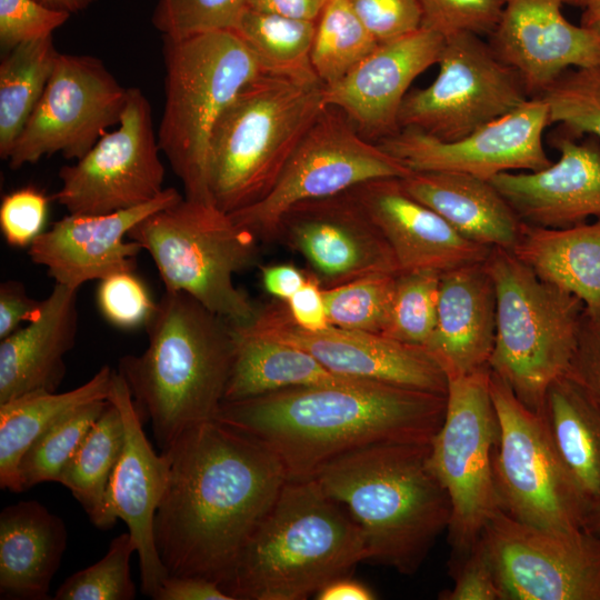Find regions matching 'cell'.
<instances>
[{"label":"cell","instance_id":"obj_1","mask_svg":"<svg viewBox=\"0 0 600 600\" xmlns=\"http://www.w3.org/2000/svg\"><path fill=\"white\" fill-rule=\"evenodd\" d=\"M170 474L153 537L168 576L228 581L250 534L288 480L260 440L217 419L186 429L163 450Z\"/></svg>","mask_w":600,"mask_h":600},{"label":"cell","instance_id":"obj_2","mask_svg":"<svg viewBox=\"0 0 600 600\" xmlns=\"http://www.w3.org/2000/svg\"><path fill=\"white\" fill-rule=\"evenodd\" d=\"M446 403L447 394L351 379L223 401L214 419L264 443L289 480H306L360 448L431 442L443 422Z\"/></svg>","mask_w":600,"mask_h":600},{"label":"cell","instance_id":"obj_3","mask_svg":"<svg viewBox=\"0 0 600 600\" xmlns=\"http://www.w3.org/2000/svg\"><path fill=\"white\" fill-rule=\"evenodd\" d=\"M431 442H383L346 453L314 477L358 524L366 561L416 573L448 530L449 496L431 461Z\"/></svg>","mask_w":600,"mask_h":600},{"label":"cell","instance_id":"obj_4","mask_svg":"<svg viewBox=\"0 0 600 600\" xmlns=\"http://www.w3.org/2000/svg\"><path fill=\"white\" fill-rule=\"evenodd\" d=\"M148 347L119 360L136 410L161 451L214 419L233 360L230 323L184 292L164 291L146 324Z\"/></svg>","mask_w":600,"mask_h":600},{"label":"cell","instance_id":"obj_5","mask_svg":"<svg viewBox=\"0 0 600 600\" xmlns=\"http://www.w3.org/2000/svg\"><path fill=\"white\" fill-rule=\"evenodd\" d=\"M366 561L358 524L312 479L287 480L222 590L232 600H306Z\"/></svg>","mask_w":600,"mask_h":600},{"label":"cell","instance_id":"obj_6","mask_svg":"<svg viewBox=\"0 0 600 600\" xmlns=\"http://www.w3.org/2000/svg\"><path fill=\"white\" fill-rule=\"evenodd\" d=\"M323 83L262 72L218 119L208 170L212 202L232 213L263 199L326 107Z\"/></svg>","mask_w":600,"mask_h":600},{"label":"cell","instance_id":"obj_7","mask_svg":"<svg viewBox=\"0 0 600 600\" xmlns=\"http://www.w3.org/2000/svg\"><path fill=\"white\" fill-rule=\"evenodd\" d=\"M162 39L164 104L159 147L182 182L184 197L213 203L208 170L211 133L238 92L264 71L233 30Z\"/></svg>","mask_w":600,"mask_h":600},{"label":"cell","instance_id":"obj_8","mask_svg":"<svg viewBox=\"0 0 600 600\" xmlns=\"http://www.w3.org/2000/svg\"><path fill=\"white\" fill-rule=\"evenodd\" d=\"M496 291L490 370L539 413L550 386L564 376L578 346L583 303L541 279L512 251L492 248L484 260Z\"/></svg>","mask_w":600,"mask_h":600},{"label":"cell","instance_id":"obj_9","mask_svg":"<svg viewBox=\"0 0 600 600\" xmlns=\"http://www.w3.org/2000/svg\"><path fill=\"white\" fill-rule=\"evenodd\" d=\"M154 262L166 291L184 292L231 324H247L258 306L233 276L259 258L258 238L214 203L182 197L128 233Z\"/></svg>","mask_w":600,"mask_h":600},{"label":"cell","instance_id":"obj_10","mask_svg":"<svg viewBox=\"0 0 600 600\" xmlns=\"http://www.w3.org/2000/svg\"><path fill=\"white\" fill-rule=\"evenodd\" d=\"M489 379V367L448 378L443 422L431 440L430 461L451 502V568L470 553L501 509L492 464L499 423Z\"/></svg>","mask_w":600,"mask_h":600},{"label":"cell","instance_id":"obj_11","mask_svg":"<svg viewBox=\"0 0 600 600\" xmlns=\"http://www.w3.org/2000/svg\"><path fill=\"white\" fill-rule=\"evenodd\" d=\"M489 384L499 423L492 464L501 509L550 532L582 530L589 507L560 462L540 416L491 370Z\"/></svg>","mask_w":600,"mask_h":600},{"label":"cell","instance_id":"obj_12","mask_svg":"<svg viewBox=\"0 0 600 600\" xmlns=\"http://www.w3.org/2000/svg\"><path fill=\"white\" fill-rule=\"evenodd\" d=\"M412 171L364 139L347 116L326 106L303 136L271 191L257 203L229 213L260 242L274 241L277 226L293 204L334 196L378 178Z\"/></svg>","mask_w":600,"mask_h":600},{"label":"cell","instance_id":"obj_13","mask_svg":"<svg viewBox=\"0 0 600 600\" xmlns=\"http://www.w3.org/2000/svg\"><path fill=\"white\" fill-rule=\"evenodd\" d=\"M439 73L428 87L409 91L400 128L451 141L509 113L530 97L519 74L491 46L470 32L444 38Z\"/></svg>","mask_w":600,"mask_h":600},{"label":"cell","instance_id":"obj_14","mask_svg":"<svg viewBox=\"0 0 600 600\" xmlns=\"http://www.w3.org/2000/svg\"><path fill=\"white\" fill-rule=\"evenodd\" d=\"M160 152L150 102L139 88H128L118 128L59 170L61 187L53 199L71 214H107L144 204L166 189Z\"/></svg>","mask_w":600,"mask_h":600},{"label":"cell","instance_id":"obj_15","mask_svg":"<svg viewBox=\"0 0 600 600\" xmlns=\"http://www.w3.org/2000/svg\"><path fill=\"white\" fill-rule=\"evenodd\" d=\"M128 88L122 87L102 60L87 54L59 53L46 89L16 140L11 169L33 164L60 152L80 159L118 124Z\"/></svg>","mask_w":600,"mask_h":600},{"label":"cell","instance_id":"obj_16","mask_svg":"<svg viewBox=\"0 0 600 600\" xmlns=\"http://www.w3.org/2000/svg\"><path fill=\"white\" fill-rule=\"evenodd\" d=\"M480 538L502 600H600V537L550 532L499 509Z\"/></svg>","mask_w":600,"mask_h":600},{"label":"cell","instance_id":"obj_17","mask_svg":"<svg viewBox=\"0 0 600 600\" xmlns=\"http://www.w3.org/2000/svg\"><path fill=\"white\" fill-rule=\"evenodd\" d=\"M548 124V106L534 97L457 140L402 128L376 144L411 171L461 172L490 180L502 172L538 171L551 164L542 143Z\"/></svg>","mask_w":600,"mask_h":600},{"label":"cell","instance_id":"obj_18","mask_svg":"<svg viewBox=\"0 0 600 600\" xmlns=\"http://www.w3.org/2000/svg\"><path fill=\"white\" fill-rule=\"evenodd\" d=\"M236 326L302 349L342 377L447 394L448 378L426 348L334 326L308 331L292 320L284 301L258 307L251 322Z\"/></svg>","mask_w":600,"mask_h":600},{"label":"cell","instance_id":"obj_19","mask_svg":"<svg viewBox=\"0 0 600 600\" xmlns=\"http://www.w3.org/2000/svg\"><path fill=\"white\" fill-rule=\"evenodd\" d=\"M274 241L301 254L323 289L399 272L388 242L349 190L293 204L281 217Z\"/></svg>","mask_w":600,"mask_h":600},{"label":"cell","instance_id":"obj_20","mask_svg":"<svg viewBox=\"0 0 600 600\" xmlns=\"http://www.w3.org/2000/svg\"><path fill=\"white\" fill-rule=\"evenodd\" d=\"M108 400L121 414L124 441L107 490L102 529L113 527L118 519L127 524L139 557L141 591L153 598L168 577L154 544L153 522L168 486L170 457L153 450L118 370H113Z\"/></svg>","mask_w":600,"mask_h":600},{"label":"cell","instance_id":"obj_21","mask_svg":"<svg viewBox=\"0 0 600 600\" xmlns=\"http://www.w3.org/2000/svg\"><path fill=\"white\" fill-rule=\"evenodd\" d=\"M562 0H504L490 34L497 57L511 67L532 98L569 69L600 66V34L568 21Z\"/></svg>","mask_w":600,"mask_h":600},{"label":"cell","instance_id":"obj_22","mask_svg":"<svg viewBox=\"0 0 600 600\" xmlns=\"http://www.w3.org/2000/svg\"><path fill=\"white\" fill-rule=\"evenodd\" d=\"M444 37L421 27L377 48L338 82L323 88L326 106L341 110L367 140L401 130L399 111L413 80L438 63Z\"/></svg>","mask_w":600,"mask_h":600},{"label":"cell","instance_id":"obj_23","mask_svg":"<svg viewBox=\"0 0 600 600\" xmlns=\"http://www.w3.org/2000/svg\"><path fill=\"white\" fill-rule=\"evenodd\" d=\"M176 188H166L156 199L107 214H71L56 221L29 247L33 263L46 268L56 283L78 290L83 283L134 271L142 250L126 241L129 231L146 217L179 201Z\"/></svg>","mask_w":600,"mask_h":600},{"label":"cell","instance_id":"obj_24","mask_svg":"<svg viewBox=\"0 0 600 600\" xmlns=\"http://www.w3.org/2000/svg\"><path fill=\"white\" fill-rule=\"evenodd\" d=\"M558 161L522 173L502 172L490 182L527 224L562 229L600 220V142H578L566 132L552 140Z\"/></svg>","mask_w":600,"mask_h":600},{"label":"cell","instance_id":"obj_25","mask_svg":"<svg viewBox=\"0 0 600 600\" xmlns=\"http://www.w3.org/2000/svg\"><path fill=\"white\" fill-rule=\"evenodd\" d=\"M392 250L399 272H446L482 262L491 248L461 236L436 211L410 196L400 178L372 179L349 189Z\"/></svg>","mask_w":600,"mask_h":600},{"label":"cell","instance_id":"obj_26","mask_svg":"<svg viewBox=\"0 0 600 600\" xmlns=\"http://www.w3.org/2000/svg\"><path fill=\"white\" fill-rule=\"evenodd\" d=\"M496 336V291L484 261L441 273L437 320L426 350L447 378L489 367Z\"/></svg>","mask_w":600,"mask_h":600},{"label":"cell","instance_id":"obj_27","mask_svg":"<svg viewBox=\"0 0 600 600\" xmlns=\"http://www.w3.org/2000/svg\"><path fill=\"white\" fill-rule=\"evenodd\" d=\"M78 290L56 283L41 314L0 342V403L23 394L57 391L64 356L78 332Z\"/></svg>","mask_w":600,"mask_h":600},{"label":"cell","instance_id":"obj_28","mask_svg":"<svg viewBox=\"0 0 600 600\" xmlns=\"http://www.w3.org/2000/svg\"><path fill=\"white\" fill-rule=\"evenodd\" d=\"M404 190L441 216L464 238L488 248L512 250L522 221L490 180L451 171H412Z\"/></svg>","mask_w":600,"mask_h":600},{"label":"cell","instance_id":"obj_29","mask_svg":"<svg viewBox=\"0 0 600 600\" xmlns=\"http://www.w3.org/2000/svg\"><path fill=\"white\" fill-rule=\"evenodd\" d=\"M63 520L36 500L0 513L1 599H49L51 581L67 548Z\"/></svg>","mask_w":600,"mask_h":600},{"label":"cell","instance_id":"obj_30","mask_svg":"<svg viewBox=\"0 0 600 600\" xmlns=\"http://www.w3.org/2000/svg\"><path fill=\"white\" fill-rule=\"evenodd\" d=\"M541 279L577 297L600 320V220L552 229L522 222L511 250Z\"/></svg>","mask_w":600,"mask_h":600},{"label":"cell","instance_id":"obj_31","mask_svg":"<svg viewBox=\"0 0 600 600\" xmlns=\"http://www.w3.org/2000/svg\"><path fill=\"white\" fill-rule=\"evenodd\" d=\"M538 414L588 507L600 503V408L562 376L550 386Z\"/></svg>","mask_w":600,"mask_h":600},{"label":"cell","instance_id":"obj_32","mask_svg":"<svg viewBox=\"0 0 600 600\" xmlns=\"http://www.w3.org/2000/svg\"><path fill=\"white\" fill-rule=\"evenodd\" d=\"M233 360L223 401L293 387L329 386L351 379L336 374L307 351L231 324Z\"/></svg>","mask_w":600,"mask_h":600},{"label":"cell","instance_id":"obj_33","mask_svg":"<svg viewBox=\"0 0 600 600\" xmlns=\"http://www.w3.org/2000/svg\"><path fill=\"white\" fill-rule=\"evenodd\" d=\"M113 369L103 366L83 384L66 391H39L0 403V487L22 492L19 462L48 428L67 413L94 401L108 400Z\"/></svg>","mask_w":600,"mask_h":600},{"label":"cell","instance_id":"obj_34","mask_svg":"<svg viewBox=\"0 0 600 600\" xmlns=\"http://www.w3.org/2000/svg\"><path fill=\"white\" fill-rule=\"evenodd\" d=\"M52 37L21 43L6 52L0 63V157L12 147L38 104L54 63Z\"/></svg>","mask_w":600,"mask_h":600},{"label":"cell","instance_id":"obj_35","mask_svg":"<svg viewBox=\"0 0 600 600\" xmlns=\"http://www.w3.org/2000/svg\"><path fill=\"white\" fill-rule=\"evenodd\" d=\"M123 441L121 414L109 401L58 479L59 483L71 491L93 526L99 529L103 528L104 499Z\"/></svg>","mask_w":600,"mask_h":600},{"label":"cell","instance_id":"obj_36","mask_svg":"<svg viewBox=\"0 0 600 600\" xmlns=\"http://www.w3.org/2000/svg\"><path fill=\"white\" fill-rule=\"evenodd\" d=\"M317 22L246 8L234 28L264 72L319 80L311 64Z\"/></svg>","mask_w":600,"mask_h":600},{"label":"cell","instance_id":"obj_37","mask_svg":"<svg viewBox=\"0 0 600 600\" xmlns=\"http://www.w3.org/2000/svg\"><path fill=\"white\" fill-rule=\"evenodd\" d=\"M348 0H329L317 21L311 64L324 87L347 76L378 46Z\"/></svg>","mask_w":600,"mask_h":600},{"label":"cell","instance_id":"obj_38","mask_svg":"<svg viewBox=\"0 0 600 600\" xmlns=\"http://www.w3.org/2000/svg\"><path fill=\"white\" fill-rule=\"evenodd\" d=\"M108 404L109 400L84 404L63 416L39 436L19 462L21 491L41 482H58L63 468Z\"/></svg>","mask_w":600,"mask_h":600},{"label":"cell","instance_id":"obj_39","mask_svg":"<svg viewBox=\"0 0 600 600\" xmlns=\"http://www.w3.org/2000/svg\"><path fill=\"white\" fill-rule=\"evenodd\" d=\"M397 273H378L323 289L331 326L377 334L387 330Z\"/></svg>","mask_w":600,"mask_h":600},{"label":"cell","instance_id":"obj_40","mask_svg":"<svg viewBox=\"0 0 600 600\" xmlns=\"http://www.w3.org/2000/svg\"><path fill=\"white\" fill-rule=\"evenodd\" d=\"M440 278L434 270L398 272L391 318L382 336L424 348L436 326Z\"/></svg>","mask_w":600,"mask_h":600},{"label":"cell","instance_id":"obj_41","mask_svg":"<svg viewBox=\"0 0 600 600\" xmlns=\"http://www.w3.org/2000/svg\"><path fill=\"white\" fill-rule=\"evenodd\" d=\"M539 97L548 106L550 123L573 138L600 139V66L567 70Z\"/></svg>","mask_w":600,"mask_h":600},{"label":"cell","instance_id":"obj_42","mask_svg":"<svg viewBox=\"0 0 600 600\" xmlns=\"http://www.w3.org/2000/svg\"><path fill=\"white\" fill-rule=\"evenodd\" d=\"M137 552L129 532L116 537L107 553L94 564L68 579L56 591V600H132L136 586L130 574V558Z\"/></svg>","mask_w":600,"mask_h":600},{"label":"cell","instance_id":"obj_43","mask_svg":"<svg viewBox=\"0 0 600 600\" xmlns=\"http://www.w3.org/2000/svg\"><path fill=\"white\" fill-rule=\"evenodd\" d=\"M249 0H158L152 24L162 38L232 30Z\"/></svg>","mask_w":600,"mask_h":600},{"label":"cell","instance_id":"obj_44","mask_svg":"<svg viewBox=\"0 0 600 600\" xmlns=\"http://www.w3.org/2000/svg\"><path fill=\"white\" fill-rule=\"evenodd\" d=\"M96 298L102 317L123 330L146 327L158 303L134 271L118 272L99 280Z\"/></svg>","mask_w":600,"mask_h":600},{"label":"cell","instance_id":"obj_45","mask_svg":"<svg viewBox=\"0 0 600 600\" xmlns=\"http://www.w3.org/2000/svg\"><path fill=\"white\" fill-rule=\"evenodd\" d=\"M422 27L442 37L458 32L491 34L496 29L504 0H418Z\"/></svg>","mask_w":600,"mask_h":600},{"label":"cell","instance_id":"obj_46","mask_svg":"<svg viewBox=\"0 0 600 600\" xmlns=\"http://www.w3.org/2000/svg\"><path fill=\"white\" fill-rule=\"evenodd\" d=\"M69 17L37 0H0V46L7 52L21 43L52 37Z\"/></svg>","mask_w":600,"mask_h":600},{"label":"cell","instance_id":"obj_47","mask_svg":"<svg viewBox=\"0 0 600 600\" xmlns=\"http://www.w3.org/2000/svg\"><path fill=\"white\" fill-rule=\"evenodd\" d=\"M49 198L33 186L7 193L0 204V229L12 248L30 247L44 231Z\"/></svg>","mask_w":600,"mask_h":600},{"label":"cell","instance_id":"obj_48","mask_svg":"<svg viewBox=\"0 0 600 600\" xmlns=\"http://www.w3.org/2000/svg\"><path fill=\"white\" fill-rule=\"evenodd\" d=\"M378 43L408 36L422 27L418 0H348Z\"/></svg>","mask_w":600,"mask_h":600},{"label":"cell","instance_id":"obj_49","mask_svg":"<svg viewBox=\"0 0 600 600\" xmlns=\"http://www.w3.org/2000/svg\"><path fill=\"white\" fill-rule=\"evenodd\" d=\"M454 586L440 594L443 600H502L496 573L484 544L476 543L470 553L451 568Z\"/></svg>","mask_w":600,"mask_h":600},{"label":"cell","instance_id":"obj_50","mask_svg":"<svg viewBox=\"0 0 600 600\" xmlns=\"http://www.w3.org/2000/svg\"><path fill=\"white\" fill-rule=\"evenodd\" d=\"M564 376L600 408V320L584 314L578 346Z\"/></svg>","mask_w":600,"mask_h":600},{"label":"cell","instance_id":"obj_51","mask_svg":"<svg viewBox=\"0 0 600 600\" xmlns=\"http://www.w3.org/2000/svg\"><path fill=\"white\" fill-rule=\"evenodd\" d=\"M44 300L26 291L22 282L8 280L0 286V340L34 321L42 312Z\"/></svg>","mask_w":600,"mask_h":600},{"label":"cell","instance_id":"obj_52","mask_svg":"<svg viewBox=\"0 0 600 600\" xmlns=\"http://www.w3.org/2000/svg\"><path fill=\"white\" fill-rule=\"evenodd\" d=\"M292 320L308 331H321L329 328L323 288L309 274L306 283L286 301Z\"/></svg>","mask_w":600,"mask_h":600},{"label":"cell","instance_id":"obj_53","mask_svg":"<svg viewBox=\"0 0 600 600\" xmlns=\"http://www.w3.org/2000/svg\"><path fill=\"white\" fill-rule=\"evenodd\" d=\"M154 600H232L211 580L191 576H168L161 582Z\"/></svg>","mask_w":600,"mask_h":600},{"label":"cell","instance_id":"obj_54","mask_svg":"<svg viewBox=\"0 0 600 600\" xmlns=\"http://www.w3.org/2000/svg\"><path fill=\"white\" fill-rule=\"evenodd\" d=\"M264 290L274 299L288 301L308 280L309 273L291 263L260 268Z\"/></svg>","mask_w":600,"mask_h":600},{"label":"cell","instance_id":"obj_55","mask_svg":"<svg viewBox=\"0 0 600 600\" xmlns=\"http://www.w3.org/2000/svg\"><path fill=\"white\" fill-rule=\"evenodd\" d=\"M329 0H249V9L317 22Z\"/></svg>","mask_w":600,"mask_h":600},{"label":"cell","instance_id":"obj_56","mask_svg":"<svg viewBox=\"0 0 600 600\" xmlns=\"http://www.w3.org/2000/svg\"><path fill=\"white\" fill-rule=\"evenodd\" d=\"M318 600H372L374 593L363 583L347 578L334 580L316 596Z\"/></svg>","mask_w":600,"mask_h":600},{"label":"cell","instance_id":"obj_57","mask_svg":"<svg viewBox=\"0 0 600 600\" xmlns=\"http://www.w3.org/2000/svg\"><path fill=\"white\" fill-rule=\"evenodd\" d=\"M40 3L52 8L54 10L64 11L68 13H76L87 9L96 0H37Z\"/></svg>","mask_w":600,"mask_h":600},{"label":"cell","instance_id":"obj_58","mask_svg":"<svg viewBox=\"0 0 600 600\" xmlns=\"http://www.w3.org/2000/svg\"><path fill=\"white\" fill-rule=\"evenodd\" d=\"M582 530L600 537V503L591 506L582 520Z\"/></svg>","mask_w":600,"mask_h":600},{"label":"cell","instance_id":"obj_59","mask_svg":"<svg viewBox=\"0 0 600 600\" xmlns=\"http://www.w3.org/2000/svg\"><path fill=\"white\" fill-rule=\"evenodd\" d=\"M580 24L600 34V2L583 10Z\"/></svg>","mask_w":600,"mask_h":600},{"label":"cell","instance_id":"obj_60","mask_svg":"<svg viewBox=\"0 0 600 600\" xmlns=\"http://www.w3.org/2000/svg\"><path fill=\"white\" fill-rule=\"evenodd\" d=\"M562 2L572 7L582 8L584 10L597 4L600 2V0H562Z\"/></svg>","mask_w":600,"mask_h":600}]
</instances>
